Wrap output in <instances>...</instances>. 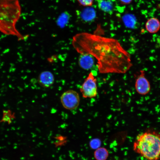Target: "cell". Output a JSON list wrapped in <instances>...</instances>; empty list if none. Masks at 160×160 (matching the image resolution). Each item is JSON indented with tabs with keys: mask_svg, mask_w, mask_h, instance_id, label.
I'll return each instance as SVG.
<instances>
[{
	"mask_svg": "<svg viewBox=\"0 0 160 160\" xmlns=\"http://www.w3.org/2000/svg\"><path fill=\"white\" fill-rule=\"evenodd\" d=\"M145 27L149 33H156L160 29V22L156 18H151L146 21Z\"/></svg>",
	"mask_w": 160,
	"mask_h": 160,
	"instance_id": "cell-10",
	"label": "cell"
},
{
	"mask_svg": "<svg viewBox=\"0 0 160 160\" xmlns=\"http://www.w3.org/2000/svg\"><path fill=\"white\" fill-rule=\"evenodd\" d=\"M79 4L85 7H90L92 5L93 0H76Z\"/></svg>",
	"mask_w": 160,
	"mask_h": 160,
	"instance_id": "cell-17",
	"label": "cell"
},
{
	"mask_svg": "<svg viewBox=\"0 0 160 160\" xmlns=\"http://www.w3.org/2000/svg\"><path fill=\"white\" fill-rule=\"evenodd\" d=\"M21 8L18 0H0V31L23 40L25 36L17 31L16 25L19 19Z\"/></svg>",
	"mask_w": 160,
	"mask_h": 160,
	"instance_id": "cell-2",
	"label": "cell"
},
{
	"mask_svg": "<svg viewBox=\"0 0 160 160\" xmlns=\"http://www.w3.org/2000/svg\"><path fill=\"white\" fill-rule=\"evenodd\" d=\"M98 7L101 10L111 14L114 8L113 0H96Z\"/></svg>",
	"mask_w": 160,
	"mask_h": 160,
	"instance_id": "cell-11",
	"label": "cell"
},
{
	"mask_svg": "<svg viewBox=\"0 0 160 160\" xmlns=\"http://www.w3.org/2000/svg\"><path fill=\"white\" fill-rule=\"evenodd\" d=\"M120 2L123 4H127L130 3L132 0H119Z\"/></svg>",
	"mask_w": 160,
	"mask_h": 160,
	"instance_id": "cell-18",
	"label": "cell"
},
{
	"mask_svg": "<svg viewBox=\"0 0 160 160\" xmlns=\"http://www.w3.org/2000/svg\"><path fill=\"white\" fill-rule=\"evenodd\" d=\"M79 16L84 23H91L96 17V12L94 8L90 6L87 7L80 11Z\"/></svg>",
	"mask_w": 160,
	"mask_h": 160,
	"instance_id": "cell-8",
	"label": "cell"
},
{
	"mask_svg": "<svg viewBox=\"0 0 160 160\" xmlns=\"http://www.w3.org/2000/svg\"><path fill=\"white\" fill-rule=\"evenodd\" d=\"M38 81L39 84L42 87L48 88L54 83V76L52 73L49 71H44L39 74Z\"/></svg>",
	"mask_w": 160,
	"mask_h": 160,
	"instance_id": "cell-7",
	"label": "cell"
},
{
	"mask_svg": "<svg viewBox=\"0 0 160 160\" xmlns=\"http://www.w3.org/2000/svg\"><path fill=\"white\" fill-rule=\"evenodd\" d=\"M72 44L78 53L97 60L100 73H124L132 66L129 54L116 39L82 32L73 37Z\"/></svg>",
	"mask_w": 160,
	"mask_h": 160,
	"instance_id": "cell-1",
	"label": "cell"
},
{
	"mask_svg": "<svg viewBox=\"0 0 160 160\" xmlns=\"http://www.w3.org/2000/svg\"><path fill=\"white\" fill-rule=\"evenodd\" d=\"M123 21L126 26L130 28H134L135 26L136 19L133 15L127 14L123 16L122 17Z\"/></svg>",
	"mask_w": 160,
	"mask_h": 160,
	"instance_id": "cell-12",
	"label": "cell"
},
{
	"mask_svg": "<svg viewBox=\"0 0 160 160\" xmlns=\"http://www.w3.org/2000/svg\"><path fill=\"white\" fill-rule=\"evenodd\" d=\"M145 71L141 70L135 81V87L137 92L140 95H145L151 90L150 82L145 76Z\"/></svg>",
	"mask_w": 160,
	"mask_h": 160,
	"instance_id": "cell-6",
	"label": "cell"
},
{
	"mask_svg": "<svg viewBox=\"0 0 160 160\" xmlns=\"http://www.w3.org/2000/svg\"><path fill=\"white\" fill-rule=\"evenodd\" d=\"M79 63L82 68L88 70L91 69L94 65L95 58L89 54H80L79 58Z\"/></svg>",
	"mask_w": 160,
	"mask_h": 160,
	"instance_id": "cell-9",
	"label": "cell"
},
{
	"mask_svg": "<svg viewBox=\"0 0 160 160\" xmlns=\"http://www.w3.org/2000/svg\"><path fill=\"white\" fill-rule=\"evenodd\" d=\"M101 144L100 141L98 139H94L90 143L91 148L94 149H97L100 148Z\"/></svg>",
	"mask_w": 160,
	"mask_h": 160,
	"instance_id": "cell-16",
	"label": "cell"
},
{
	"mask_svg": "<svg viewBox=\"0 0 160 160\" xmlns=\"http://www.w3.org/2000/svg\"><path fill=\"white\" fill-rule=\"evenodd\" d=\"M60 99L63 106L68 110L76 109L80 103L78 93L72 90H69L64 92L61 95Z\"/></svg>",
	"mask_w": 160,
	"mask_h": 160,
	"instance_id": "cell-5",
	"label": "cell"
},
{
	"mask_svg": "<svg viewBox=\"0 0 160 160\" xmlns=\"http://www.w3.org/2000/svg\"><path fill=\"white\" fill-rule=\"evenodd\" d=\"M83 97L85 98H92L97 94V80L92 72L89 74L80 88Z\"/></svg>",
	"mask_w": 160,
	"mask_h": 160,
	"instance_id": "cell-4",
	"label": "cell"
},
{
	"mask_svg": "<svg viewBox=\"0 0 160 160\" xmlns=\"http://www.w3.org/2000/svg\"><path fill=\"white\" fill-rule=\"evenodd\" d=\"M13 118V115L9 110L4 111L3 116L1 122H7L9 124L11 122Z\"/></svg>",
	"mask_w": 160,
	"mask_h": 160,
	"instance_id": "cell-15",
	"label": "cell"
},
{
	"mask_svg": "<svg viewBox=\"0 0 160 160\" xmlns=\"http://www.w3.org/2000/svg\"><path fill=\"white\" fill-rule=\"evenodd\" d=\"M133 149L147 160H158L160 158V133L148 130L138 134Z\"/></svg>",
	"mask_w": 160,
	"mask_h": 160,
	"instance_id": "cell-3",
	"label": "cell"
},
{
	"mask_svg": "<svg viewBox=\"0 0 160 160\" xmlns=\"http://www.w3.org/2000/svg\"><path fill=\"white\" fill-rule=\"evenodd\" d=\"M69 15L65 14L61 15L57 20V25L61 28L64 27L68 23L69 20Z\"/></svg>",
	"mask_w": 160,
	"mask_h": 160,
	"instance_id": "cell-14",
	"label": "cell"
},
{
	"mask_svg": "<svg viewBox=\"0 0 160 160\" xmlns=\"http://www.w3.org/2000/svg\"><path fill=\"white\" fill-rule=\"evenodd\" d=\"M94 157L96 160H106L108 156V152L105 148L100 147L94 152Z\"/></svg>",
	"mask_w": 160,
	"mask_h": 160,
	"instance_id": "cell-13",
	"label": "cell"
}]
</instances>
